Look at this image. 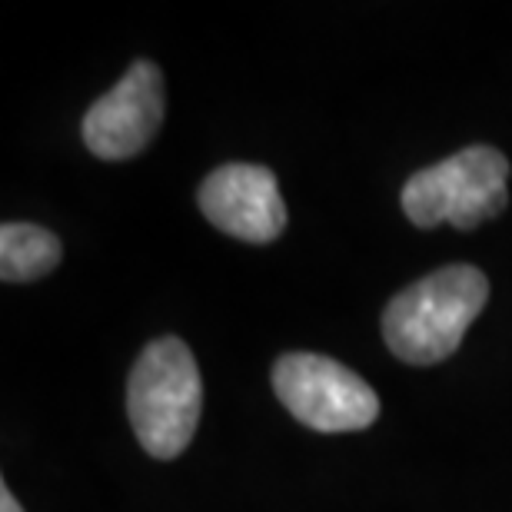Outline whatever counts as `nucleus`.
<instances>
[{"label":"nucleus","mask_w":512,"mask_h":512,"mask_svg":"<svg viewBox=\"0 0 512 512\" xmlns=\"http://www.w3.org/2000/svg\"><path fill=\"white\" fill-rule=\"evenodd\" d=\"M489 300V280L476 266H443L393 296L383 313L386 346L403 363L433 366L456 353Z\"/></svg>","instance_id":"f257e3e1"},{"label":"nucleus","mask_w":512,"mask_h":512,"mask_svg":"<svg viewBox=\"0 0 512 512\" xmlns=\"http://www.w3.org/2000/svg\"><path fill=\"white\" fill-rule=\"evenodd\" d=\"M203 383L190 346L177 336L153 340L127 383V413L137 443L153 459H177L200 426Z\"/></svg>","instance_id":"f03ea898"},{"label":"nucleus","mask_w":512,"mask_h":512,"mask_svg":"<svg viewBox=\"0 0 512 512\" xmlns=\"http://www.w3.org/2000/svg\"><path fill=\"white\" fill-rule=\"evenodd\" d=\"M509 160L493 147H466L443 163L413 173L403 187V213L416 227L453 223L476 230L509 203Z\"/></svg>","instance_id":"7ed1b4c3"},{"label":"nucleus","mask_w":512,"mask_h":512,"mask_svg":"<svg viewBox=\"0 0 512 512\" xmlns=\"http://www.w3.org/2000/svg\"><path fill=\"white\" fill-rule=\"evenodd\" d=\"M273 393L316 433H356L380 416V399L373 386L330 356H280L273 366Z\"/></svg>","instance_id":"20e7f679"},{"label":"nucleus","mask_w":512,"mask_h":512,"mask_svg":"<svg viewBox=\"0 0 512 512\" xmlns=\"http://www.w3.org/2000/svg\"><path fill=\"white\" fill-rule=\"evenodd\" d=\"M167 114L163 74L150 60H137L117 87H110L84 117V143L100 160L137 157L153 143Z\"/></svg>","instance_id":"39448f33"},{"label":"nucleus","mask_w":512,"mask_h":512,"mask_svg":"<svg viewBox=\"0 0 512 512\" xmlns=\"http://www.w3.org/2000/svg\"><path fill=\"white\" fill-rule=\"evenodd\" d=\"M200 210L220 233L247 243H270L286 230L280 187L260 163H227L213 170L200 187Z\"/></svg>","instance_id":"423d86ee"},{"label":"nucleus","mask_w":512,"mask_h":512,"mask_svg":"<svg viewBox=\"0 0 512 512\" xmlns=\"http://www.w3.org/2000/svg\"><path fill=\"white\" fill-rule=\"evenodd\" d=\"M60 256V240L34 223H4L0 230V276L4 283H30L54 273Z\"/></svg>","instance_id":"0eeeda50"},{"label":"nucleus","mask_w":512,"mask_h":512,"mask_svg":"<svg viewBox=\"0 0 512 512\" xmlns=\"http://www.w3.org/2000/svg\"><path fill=\"white\" fill-rule=\"evenodd\" d=\"M0 512H24V506L17 503L7 486H0Z\"/></svg>","instance_id":"6e6552de"}]
</instances>
